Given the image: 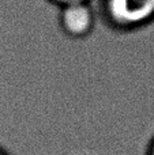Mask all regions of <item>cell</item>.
I'll return each mask as SVG.
<instances>
[{"mask_svg": "<svg viewBox=\"0 0 154 155\" xmlns=\"http://www.w3.org/2000/svg\"><path fill=\"white\" fill-rule=\"evenodd\" d=\"M145 155H154V135H153L152 139H150L149 144H147L146 153H145Z\"/></svg>", "mask_w": 154, "mask_h": 155, "instance_id": "cell-4", "label": "cell"}, {"mask_svg": "<svg viewBox=\"0 0 154 155\" xmlns=\"http://www.w3.org/2000/svg\"><path fill=\"white\" fill-rule=\"evenodd\" d=\"M102 22L117 33H134L154 23V0H100Z\"/></svg>", "mask_w": 154, "mask_h": 155, "instance_id": "cell-1", "label": "cell"}, {"mask_svg": "<svg viewBox=\"0 0 154 155\" xmlns=\"http://www.w3.org/2000/svg\"><path fill=\"white\" fill-rule=\"evenodd\" d=\"M97 11L92 2H79L59 8V27L71 40H85L95 29Z\"/></svg>", "mask_w": 154, "mask_h": 155, "instance_id": "cell-2", "label": "cell"}, {"mask_svg": "<svg viewBox=\"0 0 154 155\" xmlns=\"http://www.w3.org/2000/svg\"><path fill=\"white\" fill-rule=\"evenodd\" d=\"M48 3L56 5V7H63L67 4H72V3H79V2H92V0H46Z\"/></svg>", "mask_w": 154, "mask_h": 155, "instance_id": "cell-3", "label": "cell"}, {"mask_svg": "<svg viewBox=\"0 0 154 155\" xmlns=\"http://www.w3.org/2000/svg\"><path fill=\"white\" fill-rule=\"evenodd\" d=\"M0 155H11V154L8 153L4 147H2V146H0Z\"/></svg>", "mask_w": 154, "mask_h": 155, "instance_id": "cell-5", "label": "cell"}]
</instances>
